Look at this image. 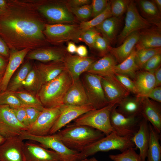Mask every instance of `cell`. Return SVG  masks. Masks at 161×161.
Instances as JSON below:
<instances>
[{
    "label": "cell",
    "mask_w": 161,
    "mask_h": 161,
    "mask_svg": "<svg viewBox=\"0 0 161 161\" xmlns=\"http://www.w3.org/2000/svg\"><path fill=\"white\" fill-rule=\"evenodd\" d=\"M130 1L129 0H112L110 1V10L112 16L121 18L126 12Z\"/></svg>",
    "instance_id": "f35d334b"
},
{
    "label": "cell",
    "mask_w": 161,
    "mask_h": 161,
    "mask_svg": "<svg viewBox=\"0 0 161 161\" xmlns=\"http://www.w3.org/2000/svg\"><path fill=\"white\" fill-rule=\"evenodd\" d=\"M21 139L35 141L46 148H49L59 155L60 161H79L80 152L69 149L54 134L39 136L29 134L25 131L20 136Z\"/></svg>",
    "instance_id": "52a82bcc"
},
{
    "label": "cell",
    "mask_w": 161,
    "mask_h": 161,
    "mask_svg": "<svg viewBox=\"0 0 161 161\" xmlns=\"http://www.w3.org/2000/svg\"><path fill=\"white\" fill-rule=\"evenodd\" d=\"M73 80L66 69L54 79L43 85L37 96L45 108L60 106Z\"/></svg>",
    "instance_id": "3957f363"
},
{
    "label": "cell",
    "mask_w": 161,
    "mask_h": 161,
    "mask_svg": "<svg viewBox=\"0 0 161 161\" xmlns=\"http://www.w3.org/2000/svg\"><path fill=\"white\" fill-rule=\"evenodd\" d=\"M39 13L51 24L74 22L75 19L65 1L33 0Z\"/></svg>",
    "instance_id": "5b68a950"
},
{
    "label": "cell",
    "mask_w": 161,
    "mask_h": 161,
    "mask_svg": "<svg viewBox=\"0 0 161 161\" xmlns=\"http://www.w3.org/2000/svg\"><path fill=\"white\" fill-rule=\"evenodd\" d=\"M9 49L5 41L0 37V55L9 58L10 53Z\"/></svg>",
    "instance_id": "f5cc1de1"
},
{
    "label": "cell",
    "mask_w": 161,
    "mask_h": 161,
    "mask_svg": "<svg viewBox=\"0 0 161 161\" xmlns=\"http://www.w3.org/2000/svg\"><path fill=\"white\" fill-rule=\"evenodd\" d=\"M47 63H37L34 67L38 80L37 93L43 85L54 79L66 69L63 61Z\"/></svg>",
    "instance_id": "e0dca14e"
},
{
    "label": "cell",
    "mask_w": 161,
    "mask_h": 161,
    "mask_svg": "<svg viewBox=\"0 0 161 161\" xmlns=\"http://www.w3.org/2000/svg\"><path fill=\"white\" fill-rule=\"evenodd\" d=\"M8 6V0H0V16L4 13Z\"/></svg>",
    "instance_id": "6f0895ef"
},
{
    "label": "cell",
    "mask_w": 161,
    "mask_h": 161,
    "mask_svg": "<svg viewBox=\"0 0 161 161\" xmlns=\"http://www.w3.org/2000/svg\"><path fill=\"white\" fill-rule=\"evenodd\" d=\"M0 16V36L11 51L48 46L43 33L45 23L33 0H8Z\"/></svg>",
    "instance_id": "6da1fadb"
},
{
    "label": "cell",
    "mask_w": 161,
    "mask_h": 161,
    "mask_svg": "<svg viewBox=\"0 0 161 161\" xmlns=\"http://www.w3.org/2000/svg\"><path fill=\"white\" fill-rule=\"evenodd\" d=\"M140 31L134 32L128 36L119 46L109 47V53L115 58L118 64L126 59L131 54L137 43Z\"/></svg>",
    "instance_id": "d4e9b609"
},
{
    "label": "cell",
    "mask_w": 161,
    "mask_h": 161,
    "mask_svg": "<svg viewBox=\"0 0 161 161\" xmlns=\"http://www.w3.org/2000/svg\"><path fill=\"white\" fill-rule=\"evenodd\" d=\"M136 149L135 148H130L120 154H110L109 157L113 161H140Z\"/></svg>",
    "instance_id": "ab89813d"
},
{
    "label": "cell",
    "mask_w": 161,
    "mask_h": 161,
    "mask_svg": "<svg viewBox=\"0 0 161 161\" xmlns=\"http://www.w3.org/2000/svg\"><path fill=\"white\" fill-rule=\"evenodd\" d=\"M115 104L111 111L110 121L113 131L122 137H132L139 129L143 118L141 115L126 117L118 112Z\"/></svg>",
    "instance_id": "8fae6325"
},
{
    "label": "cell",
    "mask_w": 161,
    "mask_h": 161,
    "mask_svg": "<svg viewBox=\"0 0 161 161\" xmlns=\"http://www.w3.org/2000/svg\"><path fill=\"white\" fill-rule=\"evenodd\" d=\"M121 21V18L112 16L106 19L95 28L112 44L117 41Z\"/></svg>",
    "instance_id": "f546056e"
},
{
    "label": "cell",
    "mask_w": 161,
    "mask_h": 161,
    "mask_svg": "<svg viewBox=\"0 0 161 161\" xmlns=\"http://www.w3.org/2000/svg\"><path fill=\"white\" fill-rule=\"evenodd\" d=\"M18 120L27 128L29 126L27 116L24 108L12 109Z\"/></svg>",
    "instance_id": "681fc988"
},
{
    "label": "cell",
    "mask_w": 161,
    "mask_h": 161,
    "mask_svg": "<svg viewBox=\"0 0 161 161\" xmlns=\"http://www.w3.org/2000/svg\"><path fill=\"white\" fill-rule=\"evenodd\" d=\"M54 134L68 148L79 152L106 136L91 127L73 124Z\"/></svg>",
    "instance_id": "7a4b0ae2"
},
{
    "label": "cell",
    "mask_w": 161,
    "mask_h": 161,
    "mask_svg": "<svg viewBox=\"0 0 161 161\" xmlns=\"http://www.w3.org/2000/svg\"><path fill=\"white\" fill-rule=\"evenodd\" d=\"M84 73L81 82L90 105L95 109H99L109 104L102 86L101 77Z\"/></svg>",
    "instance_id": "9c48e42d"
},
{
    "label": "cell",
    "mask_w": 161,
    "mask_h": 161,
    "mask_svg": "<svg viewBox=\"0 0 161 161\" xmlns=\"http://www.w3.org/2000/svg\"><path fill=\"white\" fill-rule=\"evenodd\" d=\"M135 147L132 137L121 136L113 131L87 146L80 152V160L98 152L116 150L122 152Z\"/></svg>",
    "instance_id": "277c9868"
},
{
    "label": "cell",
    "mask_w": 161,
    "mask_h": 161,
    "mask_svg": "<svg viewBox=\"0 0 161 161\" xmlns=\"http://www.w3.org/2000/svg\"><path fill=\"white\" fill-rule=\"evenodd\" d=\"M59 107L44 108L35 122L25 131L37 136L47 135L60 114Z\"/></svg>",
    "instance_id": "4fadbf2b"
},
{
    "label": "cell",
    "mask_w": 161,
    "mask_h": 161,
    "mask_svg": "<svg viewBox=\"0 0 161 161\" xmlns=\"http://www.w3.org/2000/svg\"><path fill=\"white\" fill-rule=\"evenodd\" d=\"M150 139L146 161H161V146L160 134L149 122Z\"/></svg>",
    "instance_id": "1f68e13d"
},
{
    "label": "cell",
    "mask_w": 161,
    "mask_h": 161,
    "mask_svg": "<svg viewBox=\"0 0 161 161\" xmlns=\"http://www.w3.org/2000/svg\"><path fill=\"white\" fill-rule=\"evenodd\" d=\"M77 47L74 42L69 41L68 43L66 48L67 52L70 54H73L76 52Z\"/></svg>",
    "instance_id": "9f6ffc18"
},
{
    "label": "cell",
    "mask_w": 161,
    "mask_h": 161,
    "mask_svg": "<svg viewBox=\"0 0 161 161\" xmlns=\"http://www.w3.org/2000/svg\"><path fill=\"white\" fill-rule=\"evenodd\" d=\"M117 64L114 58L109 53L94 62L86 72L102 77L114 75V67Z\"/></svg>",
    "instance_id": "4316f807"
},
{
    "label": "cell",
    "mask_w": 161,
    "mask_h": 161,
    "mask_svg": "<svg viewBox=\"0 0 161 161\" xmlns=\"http://www.w3.org/2000/svg\"><path fill=\"white\" fill-rule=\"evenodd\" d=\"M144 18L139 12L133 0H130L126 12L124 26L117 37L118 44L120 45L132 33L151 27L153 25Z\"/></svg>",
    "instance_id": "30bf717a"
},
{
    "label": "cell",
    "mask_w": 161,
    "mask_h": 161,
    "mask_svg": "<svg viewBox=\"0 0 161 161\" xmlns=\"http://www.w3.org/2000/svg\"><path fill=\"white\" fill-rule=\"evenodd\" d=\"M27 114L29 126L34 123L41 111L31 107L24 108Z\"/></svg>",
    "instance_id": "c3c4849f"
},
{
    "label": "cell",
    "mask_w": 161,
    "mask_h": 161,
    "mask_svg": "<svg viewBox=\"0 0 161 161\" xmlns=\"http://www.w3.org/2000/svg\"><path fill=\"white\" fill-rule=\"evenodd\" d=\"M136 1L139 6L141 16L152 25L161 28V13L154 3L151 0Z\"/></svg>",
    "instance_id": "4dcf8cb0"
},
{
    "label": "cell",
    "mask_w": 161,
    "mask_h": 161,
    "mask_svg": "<svg viewBox=\"0 0 161 161\" xmlns=\"http://www.w3.org/2000/svg\"><path fill=\"white\" fill-rule=\"evenodd\" d=\"M32 69L29 62L27 61L25 63L10 81L7 90L14 92L22 87L23 81Z\"/></svg>",
    "instance_id": "836d02e7"
},
{
    "label": "cell",
    "mask_w": 161,
    "mask_h": 161,
    "mask_svg": "<svg viewBox=\"0 0 161 161\" xmlns=\"http://www.w3.org/2000/svg\"><path fill=\"white\" fill-rule=\"evenodd\" d=\"M112 16L109 1L107 7L101 13L89 21L81 22L80 23L79 26L81 32L95 27L106 19Z\"/></svg>",
    "instance_id": "e575fe53"
},
{
    "label": "cell",
    "mask_w": 161,
    "mask_h": 161,
    "mask_svg": "<svg viewBox=\"0 0 161 161\" xmlns=\"http://www.w3.org/2000/svg\"><path fill=\"white\" fill-rule=\"evenodd\" d=\"M6 139L0 134V145L4 142Z\"/></svg>",
    "instance_id": "94428289"
},
{
    "label": "cell",
    "mask_w": 161,
    "mask_h": 161,
    "mask_svg": "<svg viewBox=\"0 0 161 161\" xmlns=\"http://www.w3.org/2000/svg\"><path fill=\"white\" fill-rule=\"evenodd\" d=\"M67 53L65 47L47 46L30 50L26 57L28 60H36L44 63L63 61Z\"/></svg>",
    "instance_id": "ac0fdd59"
},
{
    "label": "cell",
    "mask_w": 161,
    "mask_h": 161,
    "mask_svg": "<svg viewBox=\"0 0 161 161\" xmlns=\"http://www.w3.org/2000/svg\"><path fill=\"white\" fill-rule=\"evenodd\" d=\"M133 80L137 91L136 96L138 97H146L155 87L154 71H138Z\"/></svg>",
    "instance_id": "83f0119b"
},
{
    "label": "cell",
    "mask_w": 161,
    "mask_h": 161,
    "mask_svg": "<svg viewBox=\"0 0 161 161\" xmlns=\"http://www.w3.org/2000/svg\"><path fill=\"white\" fill-rule=\"evenodd\" d=\"M143 98L129 96L117 104L116 110L126 117L140 115Z\"/></svg>",
    "instance_id": "f1b7e54d"
},
{
    "label": "cell",
    "mask_w": 161,
    "mask_h": 161,
    "mask_svg": "<svg viewBox=\"0 0 161 161\" xmlns=\"http://www.w3.org/2000/svg\"><path fill=\"white\" fill-rule=\"evenodd\" d=\"M2 78V74H0V83Z\"/></svg>",
    "instance_id": "e7e4bbea"
},
{
    "label": "cell",
    "mask_w": 161,
    "mask_h": 161,
    "mask_svg": "<svg viewBox=\"0 0 161 161\" xmlns=\"http://www.w3.org/2000/svg\"><path fill=\"white\" fill-rule=\"evenodd\" d=\"M110 44L106 38L100 34L96 38L93 48L98 52L100 56L102 57L109 53V47Z\"/></svg>",
    "instance_id": "ee69618b"
},
{
    "label": "cell",
    "mask_w": 161,
    "mask_h": 161,
    "mask_svg": "<svg viewBox=\"0 0 161 161\" xmlns=\"http://www.w3.org/2000/svg\"><path fill=\"white\" fill-rule=\"evenodd\" d=\"M72 13L82 22L86 21L92 16V8L91 4L76 7L69 8Z\"/></svg>",
    "instance_id": "7bdbcfd3"
},
{
    "label": "cell",
    "mask_w": 161,
    "mask_h": 161,
    "mask_svg": "<svg viewBox=\"0 0 161 161\" xmlns=\"http://www.w3.org/2000/svg\"><path fill=\"white\" fill-rule=\"evenodd\" d=\"M109 0H93L92 1V16L94 18L103 12L107 7Z\"/></svg>",
    "instance_id": "bcb514c9"
},
{
    "label": "cell",
    "mask_w": 161,
    "mask_h": 161,
    "mask_svg": "<svg viewBox=\"0 0 161 161\" xmlns=\"http://www.w3.org/2000/svg\"><path fill=\"white\" fill-rule=\"evenodd\" d=\"M100 33L95 28L81 32L78 38V42H84L89 47L93 48L97 36Z\"/></svg>",
    "instance_id": "60d3db41"
},
{
    "label": "cell",
    "mask_w": 161,
    "mask_h": 161,
    "mask_svg": "<svg viewBox=\"0 0 161 161\" xmlns=\"http://www.w3.org/2000/svg\"><path fill=\"white\" fill-rule=\"evenodd\" d=\"M136 50L134 47L130 55L121 63L117 64L114 67L115 73L125 75L133 79L139 69L135 61Z\"/></svg>",
    "instance_id": "d6a6232c"
},
{
    "label": "cell",
    "mask_w": 161,
    "mask_h": 161,
    "mask_svg": "<svg viewBox=\"0 0 161 161\" xmlns=\"http://www.w3.org/2000/svg\"><path fill=\"white\" fill-rule=\"evenodd\" d=\"M114 75L118 80L130 92L136 96L137 91L134 81L128 76L119 73H115Z\"/></svg>",
    "instance_id": "f6af8a7d"
},
{
    "label": "cell",
    "mask_w": 161,
    "mask_h": 161,
    "mask_svg": "<svg viewBox=\"0 0 161 161\" xmlns=\"http://www.w3.org/2000/svg\"><path fill=\"white\" fill-rule=\"evenodd\" d=\"M89 161H98L95 157H93L89 159Z\"/></svg>",
    "instance_id": "6125c7cd"
},
{
    "label": "cell",
    "mask_w": 161,
    "mask_h": 161,
    "mask_svg": "<svg viewBox=\"0 0 161 161\" xmlns=\"http://www.w3.org/2000/svg\"><path fill=\"white\" fill-rule=\"evenodd\" d=\"M141 114L159 134L161 133V107L160 103L143 97Z\"/></svg>",
    "instance_id": "44dd1931"
},
{
    "label": "cell",
    "mask_w": 161,
    "mask_h": 161,
    "mask_svg": "<svg viewBox=\"0 0 161 161\" xmlns=\"http://www.w3.org/2000/svg\"><path fill=\"white\" fill-rule=\"evenodd\" d=\"M159 103L161 102V86L154 87L146 97Z\"/></svg>",
    "instance_id": "f907efd6"
},
{
    "label": "cell",
    "mask_w": 161,
    "mask_h": 161,
    "mask_svg": "<svg viewBox=\"0 0 161 161\" xmlns=\"http://www.w3.org/2000/svg\"><path fill=\"white\" fill-rule=\"evenodd\" d=\"M69 8L76 7L86 5L90 4L92 1L90 0H70L65 1Z\"/></svg>",
    "instance_id": "816d5d0a"
},
{
    "label": "cell",
    "mask_w": 161,
    "mask_h": 161,
    "mask_svg": "<svg viewBox=\"0 0 161 161\" xmlns=\"http://www.w3.org/2000/svg\"><path fill=\"white\" fill-rule=\"evenodd\" d=\"M161 53L156 54L150 59L145 64L142 69L148 71H154L161 66Z\"/></svg>",
    "instance_id": "7dc6e473"
},
{
    "label": "cell",
    "mask_w": 161,
    "mask_h": 161,
    "mask_svg": "<svg viewBox=\"0 0 161 161\" xmlns=\"http://www.w3.org/2000/svg\"><path fill=\"white\" fill-rule=\"evenodd\" d=\"M63 103L77 106L91 105L80 78L73 80L64 97Z\"/></svg>",
    "instance_id": "cb8c5ba5"
},
{
    "label": "cell",
    "mask_w": 161,
    "mask_h": 161,
    "mask_svg": "<svg viewBox=\"0 0 161 161\" xmlns=\"http://www.w3.org/2000/svg\"><path fill=\"white\" fill-rule=\"evenodd\" d=\"M24 151L26 161H60L55 151L32 143H24Z\"/></svg>",
    "instance_id": "ffe728a7"
},
{
    "label": "cell",
    "mask_w": 161,
    "mask_h": 161,
    "mask_svg": "<svg viewBox=\"0 0 161 161\" xmlns=\"http://www.w3.org/2000/svg\"><path fill=\"white\" fill-rule=\"evenodd\" d=\"M97 59L95 57H81L67 53L63 62L66 69L74 80L79 78L80 75L86 72L91 64Z\"/></svg>",
    "instance_id": "d6986e66"
},
{
    "label": "cell",
    "mask_w": 161,
    "mask_h": 161,
    "mask_svg": "<svg viewBox=\"0 0 161 161\" xmlns=\"http://www.w3.org/2000/svg\"><path fill=\"white\" fill-rule=\"evenodd\" d=\"M0 105H7L12 109L27 107L13 92L7 90L0 93Z\"/></svg>",
    "instance_id": "74e56055"
},
{
    "label": "cell",
    "mask_w": 161,
    "mask_h": 161,
    "mask_svg": "<svg viewBox=\"0 0 161 161\" xmlns=\"http://www.w3.org/2000/svg\"><path fill=\"white\" fill-rule=\"evenodd\" d=\"M79 161H89V159H88L87 158H86Z\"/></svg>",
    "instance_id": "be15d7a7"
},
{
    "label": "cell",
    "mask_w": 161,
    "mask_h": 161,
    "mask_svg": "<svg viewBox=\"0 0 161 161\" xmlns=\"http://www.w3.org/2000/svg\"><path fill=\"white\" fill-rule=\"evenodd\" d=\"M38 80L35 70L34 67L29 72L22 83V87L29 91L37 92Z\"/></svg>",
    "instance_id": "b9f144b4"
},
{
    "label": "cell",
    "mask_w": 161,
    "mask_h": 161,
    "mask_svg": "<svg viewBox=\"0 0 161 161\" xmlns=\"http://www.w3.org/2000/svg\"><path fill=\"white\" fill-rule=\"evenodd\" d=\"M150 139L148 122L143 117L137 132L132 137L136 149L140 150V161H146Z\"/></svg>",
    "instance_id": "484cf974"
},
{
    "label": "cell",
    "mask_w": 161,
    "mask_h": 161,
    "mask_svg": "<svg viewBox=\"0 0 161 161\" xmlns=\"http://www.w3.org/2000/svg\"><path fill=\"white\" fill-rule=\"evenodd\" d=\"M76 53L79 56L86 57H87L88 52L85 46L81 45L77 47Z\"/></svg>",
    "instance_id": "db71d44e"
},
{
    "label": "cell",
    "mask_w": 161,
    "mask_h": 161,
    "mask_svg": "<svg viewBox=\"0 0 161 161\" xmlns=\"http://www.w3.org/2000/svg\"><path fill=\"white\" fill-rule=\"evenodd\" d=\"M155 87L161 86V67L160 66L154 71Z\"/></svg>",
    "instance_id": "11a10c76"
},
{
    "label": "cell",
    "mask_w": 161,
    "mask_h": 161,
    "mask_svg": "<svg viewBox=\"0 0 161 161\" xmlns=\"http://www.w3.org/2000/svg\"><path fill=\"white\" fill-rule=\"evenodd\" d=\"M31 50L26 48L18 51H11L8 63L0 83V90H7L8 85L13 75L22 63L24 58Z\"/></svg>",
    "instance_id": "7402d4cb"
},
{
    "label": "cell",
    "mask_w": 161,
    "mask_h": 161,
    "mask_svg": "<svg viewBox=\"0 0 161 161\" xmlns=\"http://www.w3.org/2000/svg\"><path fill=\"white\" fill-rule=\"evenodd\" d=\"M59 107L60 114L50 129L49 134V135L55 134L83 114L95 109L90 105L77 106L63 104Z\"/></svg>",
    "instance_id": "9a60e30c"
},
{
    "label": "cell",
    "mask_w": 161,
    "mask_h": 161,
    "mask_svg": "<svg viewBox=\"0 0 161 161\" xmlns=\"http://www.w3.org/2000/svg\"><path fill=\"white\" fill-rule=\"evenodd\" d=\"M160 53L161 47L144 49L136 50L135 61L139 70L142 69L145 64L152 57Z\"/></svg>",
    "instance_id": "d590c367"
},
{
    "label": "cell",
    "mask_w": 161,
    "mask_h": 161,
    "mask_svg": "<svg viewBox=\"0 0 161 161\" xmlns=\"http://www.w3.org/2000/svg\"><path fill=\"white\" fill-rule=\"evenodd\" d=\"M161 47V28L155 25L140 31L135 48L136 50Z\"/></svg>",
    "instance_id": "603a6c76"
},
{
    "label": "cell",
    "mask_w": 161,
    "mask_h": 161,
    "mask_svg": "<svg viewBox=\"0 0 161 161\" xmlns=\"http://www.w3.org/2000/svg\"><path fill=\"white\" fill-rule=\"evenodd\" d=\"M81 33L79 25L69 24L46 23L43 31L47 42L55 45L70 41L79 42Z\"/></svg>",
    "instance_id": "ba28073f"
},
{
    "label": "cell",
    "mask_w": 161,
    "mask_h": 161,
    "mask_svg": "<svg viewBox=\"0 0 161 161\" xmlns=\"http://www.w3.org/2000/svg\"><path fill=\"white\" fill-rule=\"evenodd\" d=\"M155 4L160 12H161V0H151Z\"/></svg>",
    "instance_id": "91938a15"
},
{
    "label": "cell",
    "mask_w": 161,
    "mask_h": 161,
    "mask_svg": "<svg viewBox=\"0 0 161 161\" xmlns=\"http://www.w3.org/2000/svg\"><path fill=\"white\" fill-rule=\"evenodd\" d=\"M101 82L109 104H118L129 96L130 92L118 80L114 75L101 77Z\"/></svg>",
    "instance_id": "5bb4252c"
},
{
    "label": "cell",
    "mask_w": 161,
    "mask_h": 161,
    "mask_svg": "<svg viewBox=\"0 0 161 161\" xmlns=\"http://www.w3.org/2000/svg\"><path fill=\"white\" fill-rule=\"evenodd\" d=\"M13 92L27 107H33L41 111L44 109L38 98L32 93L24 91H17Z\"/></svg>",
    "instance_id": "8d00e7d4"
},
{
    "label": "cell",
    "mask_w": 161,
    "mask_h": 161,
    "mask_svg": "<svg viewBox=\"0 0 161 161\" xmlns=\"http://www.w3.org/2000/svg\"><path fill=\"white\" fill-rule=\"evenodd\" d=\"M7 61L2 56L0 55V74H2L5 70L7 65Z\"/></svg>",
    "instance_id": "680465c9"
},
{
    "label": "cell",
    "mask_w": 161,
    "mask_h": 161,
    "mask_svg": "<svg viewBox=\"0 0 161 161\" xmlns=\"http://www.w3.org/2000/svg\"><path fill=\"white\" fill-rule=\"evenodd\" d=\"M115 105L109 104L101 109L89 111L74 120L73 124L88 126L107 135L114 131L110 116L111 110Z\"/></svg>",
    "instance_id": "8992f818"
},
{
    "label": "cell",
    "mask_w": 161,
    "mask_h": 161,
    "mask_svg": "<svg viewBox=\"0 0 161 161\" xmlns=\"http://www.w3.org/2000/svg\"><path fill=\"white\" fill-rule=\"evenodd\" d=\"M23 140L20 136L6 139L0 145V161H26Z\"/></svg>",
    "instance_id": "2e32d148"
},
{
    "label": "cell",
    "mask_w": 161,
    "mask_h": 161,
    "mask_svg": "<svg viewBox=\"0 0 161 161\" xmlns=\"http://www.w3.org/2000/svg\"><path fill=\"white\" fill-rule=\"evenodd\" d=\"M27 128L16 118L12 109L0 105V134L6 139L20 136Z\"/></svg>",
    "instance_id": "7c38bea8"
}]
</instances>
